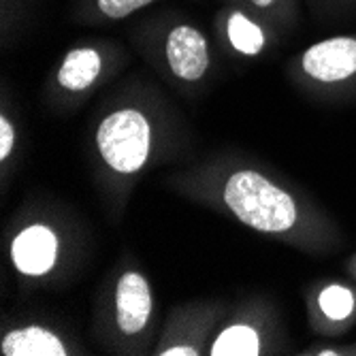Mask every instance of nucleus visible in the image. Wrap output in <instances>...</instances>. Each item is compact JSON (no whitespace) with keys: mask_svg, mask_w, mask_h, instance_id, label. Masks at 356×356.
<instances>
[{"mask_svg":"<svg viewBox=\"0 0 356 356\" xmlns=\"http://www.w3.org/2000/svg\"><path fill=\"white\" fill-rule=\"evenodd\" d=\"M352 273H356V258L352 261Z\"/></svg>","mask_w":356,"mask_h":356,"instance_id":"16","label":"nucleus"},{"mask_svg":"<svg viewBox=\"0 0 356 356\" xmlns=\"http://www.w3.org/2000/svg\"><path fill=\"white\" fill-rule=\"evenodd\" d=\"M318 312L329 325H348L356 318V290L348 284H327L316 297Z\"/></svg>","mask_w":356,"mask_h":356,"instance_id":"9","label":"nucleus"},{"mask_svg":"<svg viewBox=\"0 0 356 356\" xmlns=\"http://www.w3.org/2000/svg\"><path fill=\"white\" fill-rule=\"evenodd\" d=\"M213 356H256L261 354L258 333L248 325H233L224 329L211 346Z\"/></svg>","mask_w":356,"mask_h":356,"instance_id":"11","label":"nucleus"},{"mask_svg":"<svg viewBox=\"0 0 356 356\" xmlns=\"http://www.w3.org/2000/svg\"><path fill=\"white\" fill-rule=\"evenodd\" d=\"M149 3H154V0H96V7L109 19H124L147 7Z\"/></svg>","mask_w":356,"mask_h":356,"instance_id":"12","label":"nucleus"},{"mask_svg":"<svg viewBox=\"0 0 356 356\" xmlns=\"http://www.w3.org/2000/svg\"><path fill=\"white\" fill-rule=\"evenodd\" d=\"M160 354H163V356H197L199 352L194 348H190V346H173V348L163 350Z\"/></svg>","mask_w":356,"mask_h":356,"instance_id":"14","label":"nucleus"},{"mask_svg":"<svg viewBox=\"0 0 356 356\" xmlns=\"http://www.w3.org/2000/svg\"><path fill=\"white\" fill-rule=\"evenodd\" d=\"M303 73L327 86L356 77V37H333L314 43L301 58Z\"/></svg>","mask_w":356,"mask_h":356,"instance_id":"3","label":"nucleus"},{"mask_svg":"<svg viewBox=\"0 0 356 356\" xmlns=\"http://www.w3.org/2000/svg\"><path fill=\"white\" fill-rule=\"evenodd\" d=\"M248 3L252 5V7H256V9H263V11H267V9H271L277 0H248Z\"/></svg>","mask_w":356,"mask_h":356,"instance_id":"15","label":"nucleus"},{"mask_svg":"<svg viewBox=\"0 0 356 356\" xmlns=\"http://www.w3.org/2000/svg\"><path fill=\"white\" fill-rule=\"evenodd\" d=\"M103 58L94 47H77L64 56L58 69V83L69 92H83L101 75Z\"/></svg>","mask_w":356,"mask_h":356,"instance_id":"8","label":"nucleus"},{"mask_svg":"<svg viewBox=\"0 0 356 356\" xmlns=\"http://www.w3.org/2000/svg\"><path fill=\"white\" fill-rule=\"evenodd\" d=\"M13 145H15V128L7 120V115H3L0 118V160H3V163L11 156Z\"/></svg>","mask_w":356,"mask_h":356,"instance_id":"13","label":"nucleus"},{"mask_svg":"<svg viewBox=\"0 0 356 356\" xmlns=\"http://www.w3.org/2000/svg\"><path fill=\"white\" fill-rule=\"evenodd\" d=\"M11 258L17 271L24 275L47 273L58 258V237L43 224H32L24 229L11 243Z\"/></svg>","mask_w":356,"mask_h":356,"instance_id":"6","label":"nucleus"},{"mask_svg":"<svg viewBox=\"0 0 356 356\" xmlns=\"http://www.w3.org/2000/svg\"><path fill=\"white\" fill-rule=\"evenodd\" d=\"M222 197L233 216L254 231L286 233L299 222L295 199L252 169L237 171L226 179Z\"/></svg>","mask_w":356,"mask_h":356,"instance_id":"1","label":"nucleus"},{"mask_svg":"<svg viewBox=\"0 0 356 356\" xmlns=\"http://www.w3.org/2000/svg\"><path fill=\"white\" fill-rule=\"evenodd\" d=\"M5 356H64L69 354L58 335L43 327H24L9 331L0 343Z\"/></svg>","mask_w":356,"mask_h":356,"instance_id":"7","label":"nucleus"},{"mask_svg":"<svg viewBox=\"0 0 356 356\" xmlns=\"http://www.w3.org/2000/svg\"><path fill=\"white\" fill-rule=\"evenodd\" d=\"M149 143V122L137 109H120L107 115L96 131V145L101 156L122 175H133L145 165Z\"/></svg>","mask_w":356,"mask_h":356,"instance_id":"2","label":"nucleus"},{"mask_svg":"<svg viewBox=\"0 0 356 356\" xmlns=\"http://www.w3.org/2000/svg\"><path fill=\"white\" fill-rule=\"evenodd\" d=\"M167 62L184 81H199L209 69V47L203 32L194 26H175L167 37Z\"/></svg>","mask_w":356,"mask_h":356,"instance_id":"4","label":"nucleus"},{"mask_svg":"<svg viewBox=\"0 0 356 356\" xmlns=\"http://www.w3.org/2000/svg\"><path fill=\"white\" fill-rule=\"evenodd\" d=\"M152 316V290L137 271H126L115 288V320L124 335H137Z\"/></svg>","mask_w":356,"mask_h":356,"instance_id":"5","label":"nucleus"},{"mask_svg":"<svg viewBox=\"0 0 356 356\" xmlns=\"http://www.w3.org/2000/svg\"><path fill=\"white\" fill-rule=\"evenodd\" d=\"M226 35H229L231 45L243 56H258L267 45L265 30L241 11H233L229 15Z\"/></svg>","mask_w":356,"mask_h":356,"instance_id":"10","label":"nucleus"}]
</instances>
